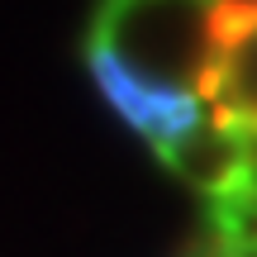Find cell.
Masks as SVG:
<instances>
[{"label":"cell","mask_w":257,"mask_h":257,"mask_svg":"<svg viewBox=\"0 0 257 257\" xmlns=\"http://www.w3.org/2000/svg\"><path fill=\"white\" fill-rule=\"evenodd\" d=\"M86 34L105 38L143 76L200 91L214 67L210 0H100Z\"/></svg>","instance_id":"obj_1"},{"label":"cell","mask_w":257,"mask_h":257,"mask_svg":"<svg viewBox=\"0 0 257 257\" xmlns=\"http://www.w3.org/2000/svg\"><path fill=\"white\" fill-rule=\"evenodd\" d=\"M81 57H86V72H91L95 91L105 95V105H110L153 153L167 148V143H176V138H186V134H195V128L210 119V105H205L200 91H186V86H167V81L143 76L128 57L114 53L105 38L86 34Z\"/></svg>","instance_id":"obj_2"},{"label":"cell","mask_w":257,"mask_h":257,"mask_svg":"<svg viewBox=\"0 0 257 257\" xmlns=\"http://www.w3.org/2000/svg\"><path fill=\"white\" fill-rule=\"evenodd\" d=\"M153 157L172 176H181L191 191H200L205 200H219V195H233V191H243V186H252L243 128L214 119V114L195 128V134H186V138H176V143L157 148Z\"/></svg>","instance_id":"obj_3"},{"label":"cell","mask_w":257,"mask_h":257,"mask_svg":"<svg viewBox=\"0 0 257 257\" xmlns=\"http://www.w3.org/2000/svg\"><path fill=\"white\" fill-rule=\"evenodd\" d=\"M219 15H233V19H257V0H210Z\"/></svg>","instance_id":"obj_4"},{"label":"cell","mask_w":257,"mask_h":257,"mask_svg":"<svg viewBox=\"0 0 257 257\" xmlns=\"http://www.w3.org/2000/svg\"><path fill=\"white\" fill-rule=\"evenodd\" d=\"M186 257H224V252H219V248H214V243H210V238H200V243H195V248H191V252H186Z\"/></svg>","instance_id":"obj_5"}]
</instances>
